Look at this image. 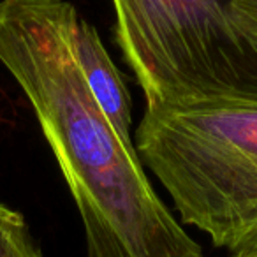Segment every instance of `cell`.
I'll return each mask as SVG.
<instances>
[{
	"instance_id": "6da1fadb",
	"label": "cell",
	"mask_w": 257,
	"mask_h": 257,
	"mask_svg": "<svg viewBox=\"0 0 257 257\" xmlns=\"http://www.w3.org/2000/svg\"><path fill=\"white\" fill-rule=\"evenodd\" d=\"M65 0H0V64L29 99L85 229L86 257H203L93 97Z\"/></svg>"
},
{
	"instance_id": "7a4b0ae2",
	"label": "cell",
	"mask_w": 257,
	"mask_h": 257,
	"mask_svg": "<svg viewBox=\"0 0 257 257\" xmlns=\"http://www.w3.org/2000/svg\"><path fill=\"white\" fill-rule=\"evenodd\" d=\"M134 148L183 224L229 252L257 241V99L152 104Z\"/></svg>"
},
{
	"instance_id": "3957f363",
	"label": "cell",
	"mask_w": 257,
	"mask_h": 257,
	"mask_svg": "<svg viewBox=\"0 0 257 257\" xmlns=\"http://www.w3.org/2000/svg\"><path fill=\"white\" fill-rule=\"evenodd\" d=\"M116 39L147 106L257 99V46L231 0H111Z\"/></svg>"
},
{
	"instance_id": "277c9868",
	"label": "cell",
	"mask_w": 257,
	"mask_h": 257,
	"mask_svg": "<svg viewBox=\"0 0 257 257\" xmlns=\"http://www.w3.org/2000/svg\"><path fill=\"white\" fill-rule=\"evenodd\" d=\"M72 39H74V50L79 67H81L83 76H85L93 97L100 104L104 113L107 114L111 123L114 125L118 134L127 143H133L131 95H128L127 85H125L120 71L104 48L97 30L86 20L78 16L74 23Z\"/></svg>"
},
{
	"instance_id": "5b68a950",
	"label": "cell",
	"mask_w": 257,
	"mask_h": 257,
	"mask_svg": "<svg viewBox=\"0 0 257 257\" xmlns=\"http://www.w3.org/2000/svg\"><path fill=\"white\" fill-rule=\"evenodd\" d=\"M0 257H43L20 211L0 203Z\"/></svg>"
},
{
	"instance_id": "8992f818",
	"label": "cell",
	"mask_w": 257,
	"mask_h": 257,
	"mask_svg": "<svg viewBox=\"0 0 257 257\" xmlns=\"http://www.w3.org/2000/svg\"><path fill=\"white\" fill-rule=\"evenodd\" d=\"M231 9L241 30L257 46V0H231Z\"/></svg>"
},
{
	"instance_id": "52a82bcc",
	"label": "cell",
	"mask_w": 257,
	"mask_h": 257,
	"mask_svg": "<svg viewBox=\"0 0 257 257\" xmlns=\"http://www.w3.org/2000/svg\"><path fill=\"white\" fill-rule=\"evenodd\" d=\"M229 257H257V241L248 243V245L234 250V252H231Z\"/></svg>"
}]
</instances>
